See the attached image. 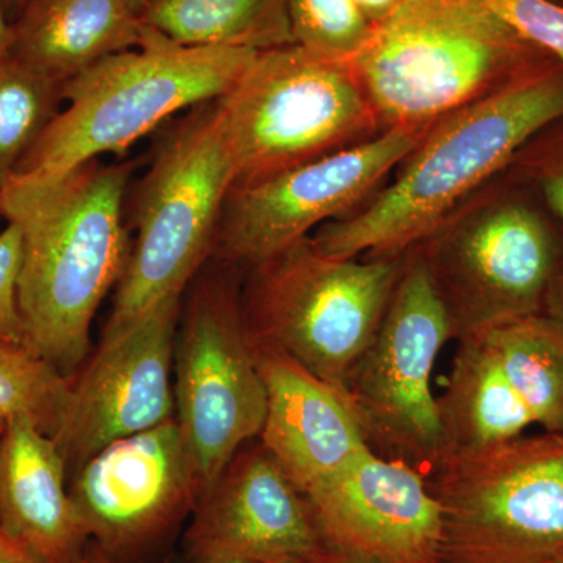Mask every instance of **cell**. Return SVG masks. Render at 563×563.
Segmentation results:
<instances>
[{"label": "cell", "mask_w": 563, "mask_h": 563, "mask_svg": "<svg viewBox=\"0 0 563 563\" xmlns=\"http://www.w3.org/2000/svg\"><path fill=\"white\" fill-rule=\"evenodd\" d=\"M136 166L98 158L60 176L10 177L0 188V217L22 236L25 344L65 376L87 361L96 312L128 265L124 210Z\"/></svg>", "instance_id": "obj_1"}, {"label": "cell", "mask_w": 563, "mask_h": 563, "mask_svg": "<svg viewBox=\"0 0 563 563\" xmlns=\"http://www.w3.org/2000/svg\"><path fill=\"white\" fill-rule=\"evenodd\" d=\"M561 118L563 62L553 58L506 90L435 122L365 206L310 235L314 247L335 258L399 257Z\"/></svg>", "instance_id": "obj_2"}, {"label": "cell", "mask_w": 563, "mask_h": 563, "mask_svg": "<svg viewBox=\"0 0 563 563\" xmlns=\"http://www.w3.org/2000/svg\"><path fill=\"white\" fill-rule=\"evenodd\" d=\"M553 58L487 0H409L374 27L350 65L384 132L428 131Z\"/></svg>", "instance_id": "obj_3"}, {"label": "cell", "mask_w": 563, "mask_h": 563, "mask_svg": "<svg viewBox=\"0 0 563 563\" xmlns=\"http://www.w3.org/2000/svg\"><path fill=\"white\" fill-rule=\"evenodd\" d=\"M255 54L181 46L146 25L141 46L66 81L62 110L11 177L60 176L103 155L124 154L179 111L221 98Z\"/></svg>", "instance_id": "obj_4"}, {"label": "cell", "mask_w": 563, "mask_h": 563, "mask_svg": "<svg viewBox=\"0 0 563 563\" xmlns=\"http://www.w3.org/2000/svg\"><path fill=\"white\" fill-rule=\"evenodd\" d=\"M214 101L188 110L163 133L136 185V235L103 333L128 328L166 299L181 298L213 257L222 207L235 181Z\"/></svg>", "instance_id": "obj_5"}, {"label": "cell", "mask_w": 563, "mask_h": 563, "mask_svg": "<svg viewBox=\"0 0 563 563\" xmlns=\"http://www.w3.org/2000/svg\"><path fill=\"white\" fill-rule=\"evenodd\" d=\"M415 247L461 340L543 313L563 263V229L528 187L503 173Z\"/></svg>", "instance_id": "obj_6"}, {"label": "cell", "mask_w": 563, "mask_h": 563, "mask_svg": "<svg viewBox=\"0 0 563 563\" xmlns=\"http://www.w3.org/2000/svg\"><path fill=\"white\" fill-rule=\"evenodd\" d=\"M402 257H329L307 236L244 269L252 350L296 363L347 402V376L376 335Z\"/></svg>", "instance_id": "obj_7"}, {"label": "cell", "mask_w": 563, "mask_h": 563, "mask_svg": "<svg viewBox=\"0 0 563 563\" xmlns=\"http://www.w3.org/2000/svg\"><path fill=\"white\" fill-rule=\"evenodd\" d=\"M239 185L350 150L384 133L350 62L298 46L257 52L217 101Z\"/></svg>", "instance_id": "obj_8"}, {"label": "cell", "mask_w": 563, "mask_h": 563, "mask_svg": "<svg viewBox=\"0 0 563 563\" xmlns=\"http://www.w3.org/2000/svg\"><path fill=\"white\" fill-rule=\"evenodd\" d=\"M440 563L563 562V432L451 453L426 477Z\"/></svg>", "instance_id": "obj_9"}, {"label": "cell", "mask_w": 563, "mask_h": 563, "mask_svg": "<svg viewBox=\"0 0 563 563\" xmlns=\"http://www.w3.org/2000/svg\"><path fill=\"white\" fill-rule=\"evenodd\" d=\"M240 272L217 258L203 266L181 301L174 344L176 420L202 495L261 437L266 417L265 383L243 325Z\"/></svg>", "instance_id": "obj_10"}, {"label": "cell", "mask_w": 563, "mask_h": 563, "mask_svg": "<svg viewBox=\"0 0 563 563\" xmlns=\"http://www.w3.org/2000/svg\"><path fill=\"white\" fill-rule=\"evenodd\" d=\"M454 329L417 247L401 273L376 335L352 366L346 398L374 453L428 477L448 454L431 377Z\"/></svg>", "instance_id": "obj_11"}, {"label": "cell", "mask_w": 563, "mask_h": 563, "mask_svg": "<svg viewBox=\"0 0 563 563\" xmlns=\"http://www.w3.org/2000/svg\"><path fill=\"white\" fill-rule=\"evenodd\" d=\"M428 131L390 129L350 150L232 187L211 258L244 272L325 222L350 217L387 184Z\"/></svg>", "instance_id": "obj_12"}, {"label": "cell", "mask_w": 563, "mask_h": 563, "mask_svg": "<svg viewBox=\"0 0 563 563\" xmlns=\"http://www.w3.org/2000/svg\"><path fill=\"white\" fill-rule=\"evenodd\" d=\"M69 493L90 543L140 563L191 517L202 485L174 417L91 455Z\"/></svg>", "instance_id": "obj_13"}, {"label": "cell", "mask_w": 563, "mask_h": 563, "mask_svg": "<svg viewBox=\"0 0 563 563\" xmlns=\"http://www.w3.org/2000/svg\"><path fill=\"white\" fill-rule=\"evenodd\" d=\"M181 298L103 333L98 351L70 376L68 409L54 437L68 477L107 444L176 417L172 376Z\"/></svg>", "instance_id": "obj_14"}, {"label": "cell", "mask_w": 563, "mask_h": 563, "mask_svg": "<svg viewBox=\"0 0 563 563\" xmlns=\"http://www.w3.org/2000/svg\"><path fill=\"white\" fill-rule=\"evenodd\" d=\"M333 550L309 496L261 439L203 493L185 532V563H296Z\"/></svg>", "instance_id": "obj_15"}, {"label": "cell", "mask_w": 563, "mask_h": 563, "mask_svg": "<svg viewBox=\"0 0 563 563\" xmlns=\"http://www.w3.org/2000/svg\"><path fill=\"white\" fill-rule=\"evenodd\" d=\"M307 496L336 550L377 563H440L442 510L413 466L368 448Z\"/></svg>", "instance_id": "obj_16"}, {"label": "cell", "mask_w": 563, "mask_h": 563, "mask_svg": "<svg viewBox=\"0 0 563 563\" xmlns=\"http://www.w3.org/2000/svg\"><path fill=\"white\" fill-rule=\"evenodd\" d=\"M266 387L261 442L310 493L368 450L350 404L328 384L279 355L255 352Z\"/></svg>", "instance_id": "obj_17"}, {"label": "cell", "mask_w": 563, "mask_h": 563, "mask_svg": "<svg viewBox=\"0 0 563 563\" xmlns=\"http://www.w3.org/2000/svg\"><path fill=\"white\" fill-rule=\"evenodd\" d=\"M0 529L44 563H79L90 544L60 448L24 417L0 439Z\"/></svg>", "instance_id": "obj_18"}, {"label": "cell", "mask_w": 563, "mask_h": 563, "mask_svg": "<svg viewBox=\"0 0 563 563\" xmlns=\"http://www.w3.org/2000/svg\"><path fill=\"white\" fill-rule=\"evenodd\" d=\"M144 35L133 0H33L11 22L9 55L65 85Z\"/></svg>", "instance_id": "obj_19"}, {"label": "cell", "mask_w": 563, "mask_h": 563, "mask_svg": "<svg viewBox=\"0 0 563 563\" xmlns=\"http://www.w3.org/2000/svg\"><path fill=\"white\" fill-rule=\"evenodd\" d=\"M437 401L448 454L517 439L533 424L528 406L483 333L459 340L446 390Z\"/></svg>", "instance_id": "obj_20"}, {"label": "cell", "mask_w": 563, "mask_h": 563, "mask_svg": "<svg viewBox=\"0 0 563 563\" xmlns=\"http://www.w3.org/2000/svg\"><path fill=\"white\" fill-rule=\"evenodd\" d=\"M290 0H146L141 21L181 46L262 52L292 43Z\"/></svg>", "instance_id": "obj_21"}, {"label": "cell", "mask_w": 563, "mask_h": 563, "mask_svg": "<svg viewBox=\"0 0 563 563\" xmlns=\"http://www.w3.org/2000/svg\"><path fill=\"white\" fill-rule=\"evenodd\" d=\"M483 333L533 422L563 432V329L547 314L503 322Z\"/></svg>", "instance_id": "obj_22"}, {"label": "cell", "mask_w": 563, "mask_h": 563, "mask_svg": "<svg viewBox=\"0 0 563 563\" xmlns=\"http://www.w3.org/2000/svg\"><path fill=\"white\" fill-rule=\"evenodd\" d=\"M63 87L11 55L0 58V188L62 110Z\"/></svg>", "instance_id": "obj_23"}, {"label": "cell", "mask_w": 563, "mask_h": 563, "mask_svg": "<svg viewBox=\"0 0 563 563\" xmlns=\"http://www.w3.org/2000/svg\"><path fill=\"white\" fill-rule=\"evenodd\" d=\"M70 376L27 344L0 342V415L29 418L54 439L68 409Z\"/></svg>", "instance_id": "obj_24"}, {"label": "cell", "mask_w": 563, "mask_h": 563, "mask_svg": "<svg viewBox=\"0 0 563 563\" xmlns=\"http://www.w3.org/2000/svg\"><path fill=\"white\" fill-rule=\"evenodd\" d=\"M292 43L333 60L350 62L373 35L354 0H290Z\"/></svg>", "instance_id": "obj_25"}, {"label": "cell", "mask_w": 563, "mask_h": 563, "mask_svg": "<svg viewBox=\"0 0 563 563\" xmlns=\"http://www.w3.org/2000/svg\"><path fill=\"white\" fill-rule=\"evenodd\" d=\"M504 173L528 187L563 229V118L536 133Z\"/></svg>", "instance_id": "obj_26"}, {"label": "cell", "mask_w": 563, "mask_h": 563, "mask_svg": "<svg viewBox=\"0 0 563 563\" xmlns=\"http://www.w3.org/2000/svg\"><path fill=\"white\" fill-rule=\"evenodd\" d=\"M525 40L563 62V5L554 0H487Z\"/></svg>", "instance_id": "obj_27"}, {"label": "cell", "mask_w": 563, "mask_h": 563, "mask_svg": "<svg viewBox=\"0 0 563 563\" xmlns=\"http://www.w3.org/2000/svg\"><path fill=\"white\" fill-rule=\"evenodd\" d=\"M22 236L14 222L0 231V342L25 344L20 307Z\"/></svg>", "instance_id": "obj_28"}, {"label": "cell", "mask_w": 563, "mask_h": 563, "mask_svg": "<svg viewBox=\"0 0 563 563\" xmlns=\"http://www.w3.org/2000/svg\"><path fill=\"white\" fill-rule=\"evenodd\" d=\"M354 2L365 14L366 20L372 22L374 27H377L409 0H354Z\"/></svg>", "instance_id": "obj_29"}, {"label": "cell", "mask_w": 563, "mask_h": 563, "mask_svg": "<svg viewBox=\"0 0 563 563\" xmlns=\"http://www.w3.org/2000/svg\"><path fill=\"white\" fill-rule=\"evenodd\" d=\"M543 314L550 320L558 322L563 329V263L555 273L550 288H548L547 299H544Z\"/></svg>", "instance_id": "obj_30"}, {"label": "cell", "mask_w": 563, "mask_h": 563, "mask_svg": "<svg viewBox=\"0 0 563 563\" xmlns=\"http://www.w3.org/2000/svg\"><path fill=\"white\" fill-rule=\"evenodd\" d=\"M0 563H44L18 540L0 529Z\"/></svg>", "instance_id": "obj_31"}, {"label": "cell", "mask_w": 563, "mask_h": 563, "mask_svg": "<svg viewBox=\"0 0 563 563\" xmlns=\"http://www.w3.org/2000/svg\"><path fill=\"white\" fill-rule=\"evenodd\" d=\"M296 563H377V562L369 561V559L361 558V555L344 553V551H340V550H333L332 553L322 555V558H320V559H314V561L296 562Z\"/></svg>", "instance_id": "obj_32"}, {"label": "cell", "mask_w": 563, "mask_h": 563, "mask_svg": "<svg viewBox=\"0 0 563 563\" xmlns=\"http://www.w3.org/2000/svg\"><path fill=\"white\" fill-rule=\"evenodd\" d=\"M11 41V21L7 14L3 0H0V58L9 55Z\"/></svg>", "instance_id": "obj_33"}, {"label": "cell", "mask_w": 563, "mask_h": 563, "mask_svg": "<svg viewBox=\"0 0 563 563\" xmlns=\"http://www.w3.org/2000/svg\"><path fill=\"white\" fill-rule=\"evenodd\" d=\"M79 563H129L121 561V559L113 558V555L106 553L101 548L96 547L95 543L88 544L87 551L81 555Z\"/></svg>", "instance_id": "obj_34"}, {"label": "cell", "mask_w": 563, "mask_h": 563, "mask_svg": "<svg viewBox=\"0 0 563 563\" xmlns=\"http://www.w3.org/2000/svg\"><path fill=\"white\" fill-rule=\"evenodd\" d=\"M32 2L33 0H3V7H5L10 21L13 22L21 16L22 11L27 9Z\"/></svg>", "instance_id": "obj_35"}, {"label": "cell", "mask_w": 563, "mask_h": 563, "mask_svg": "<svg viewBox=\"0 0 563 563\" xmlns=\"http://www.w3.org/2000/svg\"><path fill=\"white\" fill-rule=\"evenodd\" d=\"M5 424L7 418H3L2 415H0V439H2V433L5 431Z\"/></svg>", "instance_id": "obj_36"}, {"label": "cell", "mask_w": 563, "mask_h": 563, "mask_svg": "<svg viewBox=\"0 0 563 563\" xmlns=\"http://www.w3.org/2000/svg\"><path fill=\"white\" fill-rule=\"evenodd\" d=\"M201 563H255V562H247V561H217V562H201Z\"/></svg>", "instance_id": "obj_37"}, {"label": "cell", "mask_w": 563, "mask_h": 563, "mask_svg": "<svg viewBox=\"0 0 563 563\" xmlns=\"http://www.w3.org/2000/svg\"><path fill=\"white\" fill-rule=\"evenodd\" d=\"M133 2H135L136 9L141 11V7L144 5V2H146V0H133Z\"/></svg>", "instance_id": "obj_38"}, {"label": "cell", "mask_w": 563, "mask_h": 563, "mask_svg": "<svg viewBox=\"0 0 563 563\" xmlns=\"http://www.w3.org/2000/svg\"><path fill=\"white\" fill-rule=\"evenodd\" d=\"M559 3H561V5H563V0H558Z\"/></svg>", "instance_id": "obj_39"}, {"label": "cell", "mask_w": 563, "mask_h": 563, "mask_svg": "<svg viewBox=\"0 0 563 563\" xmlns=\"http://www.w3.org/2000/svg\"><path fill=\"white\" fill-rule=\"evenodd\" d=\"M554 2H558V0H554ZM559 3V2H558Z\"/></svg>", "instance_id": "obj_40"}, {"label": "cell", "mask_w": 563, "mask_h": 563, "mask_svg": "<svg viewBox=\"0 0 563 563\" xmlns=\"http://www.w3.org/2000/svg\"><path fill=\"white\" fill-rule=\"evenodd\" d=\"M559 563H563V562H559Z\"/></svg>", "instance_id": "obj_41"}]
</instances>
